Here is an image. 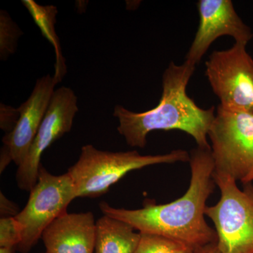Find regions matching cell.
Segmentation results:
<instances>
[{
  "mask_svg": "<svg viewBox=\"0 0 253 253\" xmlns=\"http://www.w3.org/2000/svg\"><path fill=\"white\" fill-rule=\"evenodd\" d=\"M16 248H0V253H15Z\"/></svg>",
  "mask_w": 253,
  "mask_h": 253,
  "instance_id": "20",
  "label": "cell"
},
{
  "mask_svg": "<svg viewBox=\"0 0 253 253\" xmlns=\"http://www.w3.org/2000/svg\"><path fill=\"white\" fill-rule=\"evenodd\" d=\"M199 25L186 56V62L196 66L217 38L227 36L235 43L246 44L252 39L251 28L236 12L231 0H199Z\"/></svg>",
  "mask_w": 253,
  "mask_h": 253,
  "instance_id": "9",
  "label": "cell"
},
{
  "mask_svg": "<svg viewBox=\"0 0 253 253\" xmlns=\"http://www.w3.org/2000/svg\"><path fill=\"white\" fill-rule=\"evenodd\" d=\"M184 150H174L166 154L141 155L136 151L111 152L84 145L79 159L68 169L77 191L78 198H96L109 191L131 171L158 164L189 162Z\"/></svg>",
  "mask_w": 253,
  "mask_h": 253,
  "instance_id": "3",
  "label": "cell"
},
{
  "mask_svg": "<svg viewBox=\"0 0 253 253\" xmlns=\"http://www.w3.org/2000/svg\"><path fill=\"white\" fill-rule=\"evenodd\" d=\"M0 116V126L1 129L7 131V133L11 132L19 118L18 109L1 104Z\"/></svg>",
  "mask_w": 253,
  "mask_h": 253,
  "instance_id": "17",
  "label": "cell"
},
{
  "mask_svg": "<svg viewBox=\"0 0 253 253\" xmlns=\"http://www.w3.org/2000/svg\"><path fill=\"white\" fill-rule=\"evenodd\" d=\"M208 138L214 161L213 175L229 176L244 184L253 181V113L218 106Z\"/></svg>",
  "mask_w": 253,
  "mask_h": 253,
  "instance_id": "4",
  "label": "cell"
},
{
  "mask_svg": "<svg viewBox=\"0 0 253 253\" xmlns=\"http://www.w3.org/2000/svg\"><path fill=\"white\" fill-rule=\"evenodd\" d=\"M23 34L4 10L0 11V59L5 61L15 53L17 41Z\"/></svg>",
  "mask_w": 253,
  "mask_h": 253,
  "instance_id": "14",
  "label": "cell"
},
{
  "mask_svg": "<svg viewBox=\"0 0 253 253\" xmlns=\"http://www.w3.org/2000/svg\"><path fill=\"white\" fill-rule=\"evenodd\" d=\"M196 66L185 61L169 63L163 75V92L154 109L135 113L116 105L113 116L119 121L118 131L131 147L144 148L146 137L154 130L178 129L194 138L198 147L211 149L208 131L215 116L214 107L200 108L186 94V86Z\"/></svg>",
  "mask_w": 253,
  "mask_h": 253,
  "instance_id": "2",
  "label": "cell"
},
{
  "mask_svg": "<svg viewBox=\"0 0 253 253\" xmlns=\"http://www.w3.org/2000/svg\"><path fill=\"white\" fill-rule=\"evenodd\" d=\"M189 189L179 199L163 205H146L137 210L99 204L104 215L127 223L139 233L158 234L196 249L217 242L216 231L206 222V203L214 191V161L211 149L197 147L190 153Z\"/></svg>",
  "mask_w": 253,
  "mask_h": 253,
  "instance_id": "1",
  "label": "cell"
},
{
  "mask_svg": "<svg viewBox=\"0 0 253 253\" xmlns=\"http://www.w3.org/2000/svg\"><path fill=\"white\" fill-rule=\"evenodd\" d=\"M56 84L54 77L49 74L39 78L31 96L17 109L19 118L14 129L3 137L1 151L9 155L18 167L27 156L49 107Z\"/></svg>",
  "mask_w": 253,
  "mask_h": 253,
  "instance_id": "10",
  "label": "cell"
},
{
  "mask_svg": "<svg viewBox=\"0 0 253 253\" xmlns=\"http://www.w3.org/2000/svg\"><path fill=\"white\" fill-rule=\"evenodd\" d=\"M78 110V97L73 89L61 86L54 91L27 156L18 167L16 179L20 189L31 191L36 185L43 153L71 130Z\"/></svg>",
  "mask_w": 253,
  "mask_h": 253,
  "instance_id": "8",
  "label": "cell"
},
{
  "mask_svg": "<svg viewBox=\"0 0 253 253\" xmlns=\"http://www.w3.org/2000/svg\"><path fill=\"white\" fill-rule=\"evenodd\" d=\"M76 198V186L68 172L54 175L41 165L27 204L15 217L22 229V241L16 250L29 253L46 228L66 212L68 205Z\"/></svg>",
  "mask_w": 253,
  "mask_h": 253,
  "instance_id": "6",
  "label": "cell"
},
{
  "mask_svg": "<svg viewBox=\"0 0 253 253\" xmlns=\"http://www.w3.org/2000/svg\"><path fill=\"white\" fill-rule=\"evenodd\" d=\"M0 212L1 217H15L19 213L17 205L0 194Z\"/></svg>",
  "mask_w": 253,
  "mask_h": 253,
  "instance_id": "18",
  "label": "cell"
},
{
  "mask_svg": "<svg viewBox=\"0 0 253 253\" xmlns=\"http://www.w3.org/2000/svg\"></svg>",
  "mask_w": 253,
  "mask_h": 253,
  "instance_id": "22",
  "label": "cell"
},
{
  "mask_svg": "<svg viewBox=\"0 0 253 253\" xmlns=\"http://www.w3.org/2000/svg\"><path fill=\"white\" fill-rule=\"evenodd\" d=\"M206 76L223 109L253 113V59L246 44L214 51L206 63Z\"/></svg>",
  "mask_w": 253,
  "mask_h": 253,
  "instance_id": "7",
  "label": "cell"
},
{
  "mask_svg": "<svg viewBox=\"0 0 253 253\" xmlns=\"http://www.w3.org/2000/svg\"><path fill=\"white\" fill-rule=\"evenodd\" d=\"M140 237L127 223L104 214L96 221L94 253H135Z\"/></svg>",
  "mask_w": 253,
  "mask_h": 253,
  "instance_id": "12",
  "label": "cell"
},
{
  "mask_svg": "<svg viewBox=\"0 0 253 253\" xmlns=\"http://www.w3.org/2000/svg\"><path fill=\"white\" fill-rule=\"evenodd\" d=\"M22 4L29 11L33 21L41 29L42 36L54 48L56 63L53 77L58 84L62 81L63 78L66 76L67 68L61 51L59 39L55 31V23L56 14L58 13L57 8L53 5L42 6L33 0H23Z\"/></svg>",
  "mask_w": 253,
  "mask_h": 253,
  "instance_id": "13",
  "label": "cell"
},
{
  "mask_svg": "<svg viewBox=\"0 0 253 253\" xmlns=\"http://www.w3.org/2000/svg\"><path fill=\"white\" fill-rule=\"evenodd\" d=\"M195 253H221L218 249L217 243L208 244L199 249H195Z\"/></svg>",
  "mask_w": 253,
  "mask_h": 253,
  "instance_id": "19",
  "label": "cell"
},
{
  "mask_svg": "<svg viewBox=\"0 0 253 253\" xmlns=\"http://www.w3.org/2000/svg\"><path fill=\"white\" fill-rule=\"evenodd\" d=\"M96 221L91 212L61 214L43 232L48 253H94Z\"/></svg>",
  "mask_w": 253,
  "mask_h": 253,
  "instance_id": "11",
  "label": "cell"
},
{
  "mask_svg": "<svg viewBox=\"0 0 253 253\" xmlns=\"http://www.w3.org/2000/svg\"><path fill=\"white\" fill-rule=\"evenodd\" d=\"M22 241V229L15 217L0 219V248H17Z\"/></svg>",
  "mask_w": 253,
  "mask_h": 253,
  "instance_id": "16",
  "label": "cell"
},
{
  "mask_svg": "<svg viewBox=\"0 0 253 253\" xmlns=\"http://www.w3.org/2000/svg\"><path fill=\"white\" fill-rule=\"evenodd\" d=\"M135 253H176L186 247L174 240L158 234L140 233Z\"/></svg>",
  "mask_w": 253,
  "mask_h": 253,
  "instance_id": "15",
  "label": "cell"
},
{
  "mask_svg": "<svg viewBox=\"0 0 253 253\" xmlns=\"http://www.w3.org/2000/svg\"><path fill=\"white\" fill-rule=\"evenodd\" d=\"M176 253H195V249L186 246V247H184V249H181L180 251Z\"/></svg>",
  "mask_w": 253,
  "mask_h": 253,
  "instance_id": "21",
  "label": "cell"
},
{
  "mask_svg": "<svg viewBox=\"0 0 253 253\" xmlns=\"http://www.w3.org/2000/svg\"><path fill=\"white\" fill-rule=\"evenodd\" d=\"M221 191L217 204L207 206L206 216L214 223L221 253H253V186L240 189L229 176L213 175Z\"/></svg>",
  "mask_w": 253,
  "mask_h": 253,
  "instance_id": "5",
  "label": "cell"
}]
</instances>
